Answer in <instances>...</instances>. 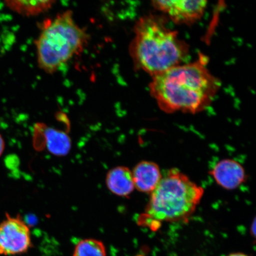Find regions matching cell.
Here are the masks:
<instances>
[{"label": "cell", "instance_id": "11", "mask_svg": "<svg viewBox=\"0 0 256 256\" xmlns=\"http://www.w3.org/2000/svg\"><path fill=\"white\" fill-rule=\"evenodd\" d=\"M56 3V2L53 0L14 2H11L10 6L19 14L28 17H34L48 12Z\"/></svg>", "mask_w": 256, "mask_h": 256}, {"label": "cell", "instance_id": "7", "mask_svg": "<svg viewBox=\"0 0 256 256\" xmlns=\"http://www.w3.org/2000/svg\"><path fill=\"white\" fill-rule=\"evenodd\" d=\"M216 183L226 190H234L246 181L244 168L238 162L224 159L217 162L210 171Z\"/></svg>", "mask_w": 256, "mask_h": 256}, {"label": "cell", "instance_id": "10", "mask_svg": "<svg viewBox=\"0 0 256 256\" xmlns=\"http://www.w3.org/2000/svg\"><path fill=\"white\" fill-rule=\"evenodd\" d=\"M106 184L112 194L121 197H126L135 188L132 171L124 166H118L108 172Z\"/></svg>", "mask_w": 256, "mask_h": 256}, {"label": "cell", "instance_id": "3", "mask_svg": "<svg viewBox=\"0 0 256 256\" xmlns=\"http://www.w3.org/2000/svg\"><path fill=\"white\" fill-rule=\"evenodd\" d=\"M204 194V188L186 175L177 168L170 169L151 194L138 222L156 231L162 222L186 220L194 213Z\"/></svg>", "mask_w": 256, "mask_h": 256}, {"label": "cell", "instance_id": "15", "mask_svg": "<svg viewBox=\"0 0 256 256\" xmlns=\"http://www.w3.org/2000/svg\"><path fill=\"white\" fill-rule=\"evenodd\" d=\"M228 256H248L247 255L242 254V252H236V254H232Z\"/></svg>", "mask_w": 256, "mask_h": 256}, {"label": "cell", "instance_id": "12", "mask_svg": "<svg viewBox=\"0 0 256 256\" xmlns=\"http://www.w3.org/2000/svg\"><path fill=\"white\" fill-rule=\"evenodd\" d=\"M72 256H106V250L98 240L84 239L76 244Z\"/></svg>", "mask_w": 256, "mask_h": 256}, {"label": "cell", "instance_id": "4", "mask_svg": "<svg viewBox=\"0 0 256 256\" xmlns=\"http://www.w3.org/2000/svg\"><path fill=\"white\" fill-rule=\"evenodd\" d=\"M89 36L67 10L43 22L35 42L38 66L47 74L56 72L87 46Z\"/></svg>", "mask_w": 256, "mask_h": 256}, {"label": "cell", "instance_id": "8", "mask_svg": "<svg viewBox=\"0 0 256 256\" xmlns=\"http://www.w3.org/2000/svg\"><path fill=\"white\" fill-rule=\"evenodd\" d=\"M132 174L135 188L142 193L150 194L158 186L162 176L159 166L148 161L138 163Z\"/></svg>", "mask_w": 256, "mask_h": 256}, {"label": "cell", "instance_id": "1", "mask_svg": "<svg viewBox=\"0 0 256 256\" xmlns=\"http://www.w3.org/2000/svg\"><path fill=\"white\" fill-rule=\"evenodd\" d=\"M208 59L181 64L152 76L150 91L160 110L168 114H192L206 110L212 103L220 82L207 68Z\"/></svg>", "mask_w": 256, "mask_h": 256}, {"label": "cell", "instance_id": "2", "mask_svg": "<svg viewBox=\"0 0 256 256\" xmlns=\"http://www.w3.org/2000/svg\"><path fill=\"white\" fill-rule=\"evenodd\" d=\"M129 52L134 66L152 76L181 65L190 52L188 44L170 30L162 18L144 16L134 28Z\"/></svg>", "mask_w": 256, "mask_h": 256}, {"label": "cell", "instance_id": "6", "mask_svg": "<svg viewBox=\"0 0 256 256\" xmlns=\"http://www.w3.org/2000/svg\"><path fill=\"white\" fill-rule=\"evenodd\" d=\"M154 8L167 14L177 24H190L202 17L207 6L206 1H154Z\"/></svg>", "mask_w": 256, "mask_h": 256}, {"label": "cell", "instance_id": "5", "mask_svg": "<svg viewBox=\"0 0 256 256\" xmlns=\"http://www.w3.org/2000/svg\"><path fill=\"white\" fill-rule=\"evenodd\" d=\"M6 216V219L0 223V255L26 254L32 246L30 227L20 215Z\"/></svg>", "mask_w": 256, "mask_h": 256}, {"label": "cell", "instance_id": "14", "mask_svg": "<svg viewBox=\"0 0 256 256\" xmlns=\"http://www.w3.org/2000/svg\"><path fill=\"white\" fill-rule=\"evenodd\" d=\"M252 235L255 238L256 236V222L255 220H254V222H252V229H251Z\"/></svg>", "mask_w": 256, "mask_h": 256}, {"label": "cell", "instance_id": "13", "mask_svg": "<svg viewBox=\"0 0 256 256\" xmlns=\"http://www.w3.org/2000/svg\"><path fill=\"white\" fill-rule=\"evenodd\" d=\"M5 149V142L4 139H3V137L0 134V156H1L3 152H4Z\"/></svg>", "mask_w": 256, "mask_h": 256}, {"label": "cell", "instance_id": "9", "mask_svg": "<svg viewBox=\"0 0 256 256\" xmlns=\"http://www.w3.org/2000/svg\"><path fill=\"white\" fill-rule=\"evenodd\" d=\"M34 134L43 137L48 150L58 156H66L71 149V140L62 130L49 127L44 124H38Z\"/></svg>", "mask_w": 256, "mask_h": 256}, {"label": "cell", "instance_id": "16", "mask_svg": "<svg viewBox=\"0 0 256 256\" xmlns=\"http://www.w3.org/2000/svg\"><path fill=\"white\" fill-rule=\"evenodd\" d=\"M144 256L140 255V256Z\"/></svg>", "mask_w": 256, "mask_h": 256}]
</instances>
